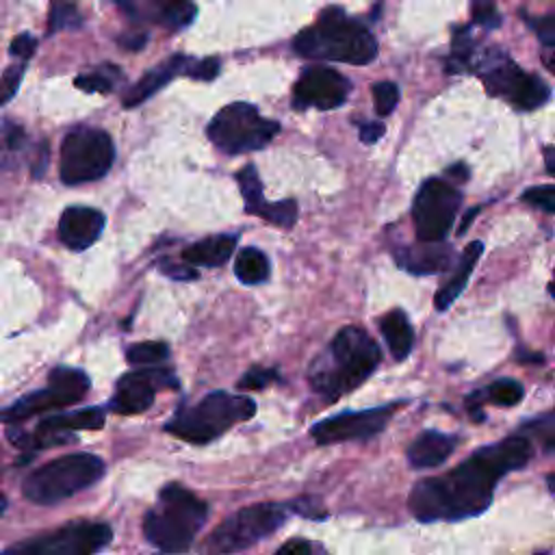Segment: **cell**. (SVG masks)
<instances>
[{"label": "cell", "instance_id": "37", "mask_svg": "<svg viewBox=\"0 0 555 555\" xmlns=\"http://www.w3.org/2000/svg\"><path fill=\"white\" fill-rule=\"evenodd\" d=\"M275 377H278L275 369H249L238 379V388H243V390H260V388L269 386Z\"/></svg>", "mask_w": 555, "mask_h": 555}, {"label": "cell", "instance_id": "11", "mask_svg": "<svg viewBox=\"0 0 555 555\" xmlns=\"http://www.w3.org/2000/svg\"><path fill=\"white\" fill-rule=\"evenodd\" d=\"M113 540L106 522L78 520L4 548L0 555H95Z\"/></svg>", "mask_w": 555, "mask_h": 555}, {"label": "cell", "instance_id": "16", "mask_svg": "<svg viewBox=\"0 0 555 555\" xmlns=\"http://www.w3.org/2000/svg\"><path fill=\"white\" fill-rule=\"evenodd\" d=\"M119 9L143 24H160L169 30L186 28L195 17L193 0H117Z\"/></svg>", "mask_w": 555, "mask_h": 555}, {"label": "cell", "instance_id": "15", "mask_svg": "<svg viewBox=\"0 0 555 555\" xmlns=\"http://www.w3.org/2000/svg\"><path fill=\"white\" fill-rule=\"evenodd\" d=\"M351 82L343 74L323 65H312L299 74L293 87V106H317L323 111L336 108L347 100Z\"/></svg>", "mask_w": 555, "mask_h": 555}, {"label": "cell", "instance_id": "39", "mask_svg": "<svg viewBox=\"0 0 555 555\" xmlns=\"http://www.w3.org/2000/svg\"><path fill=\"white\" fill-rule=\"evenodd\" d=\"M184 74L193 80H212L219 74V61L217 59H204V61L193 63V65L189 63Z\"/></svg>", "mask_w": 555, "mask_h": 555}, {"label": "cell", "instance_id": "24", "mask_svg": "<svg viewBox=\"0 0 555 555\" xmlns=\"http://www.w3.org/2000/svg\"><path fill=\"white\" fill-rule=\"evenodd\" d=\"M379 332L395 360H405L414 345V330L403 310H390L379 319Z\"/></svg>", "mask_w": 555, "mask_h": 555}, {"label": "cell", "instance_id": "35", "mask_svg": "<svg viewBox=\"0 0 555 555\" xmlns=\"http://www.w3.org/2000/svg\"><path fill=\"white\" fill-rule=\"evenodd\" d=\"M522 15H525L529 28L535 30V35H538V39L542 41V46L551 50V48L555 46V17H553V15L531 17V15H527V13H522Z\"/></svg>", "mask_w": 555, "mask_h": 555}, {"label": "cell", "instance_id": "19", "mask_svg": "<svg viewBox=\"0 0 555 555\" xmlns=\"http://www.w3.org/2000/svg\"><path fill=\"white\" fill-rule=\"evenodd\" d=\"M397 264L416 275H429L444 271L453 260V247L442 241H421L397 249Z\"/></svg>", "mask_w": 555, "mask_h": 555}, {"label": "cell", "instance_id": "14", "mask_svg": "<svg viewBox=\"0 0 555 555\" xmlns=\"http://www.w3.org/2000/svg\"><path fill=\"white\" fill-rule=\"evenodd\" d=\"M397 405H377L371 410L358 412H340L336 416L323 418L312 425L310 436L317 444H338L349 440H369L377 436L390 416L395 414Z\"/></svg>", "mask_w": 555, "mask_h": 555}, {"label": "cell", "instance_id": "18", "mask_svg": "<svg viewBox=\"0 0 555 555\" xmlns=\"http://www.w3.org/2000/svg\"><path fill=\"white\" fill-rule=\"evenodd\" d=\"M167 371H132L126 373L117 386L111 401V408L117 414H139L145 412L156 395L158 377Z\"/></svg>", "mask_w": 555, "mask_h": 555}, {"label": "cell", "instance_id": "48", "mask_svg": "<svg viewBox=\"0 0 555 555\" xmlns=\"http://www.w3.org/2000/svg\"><path fill=\"white\" fill-rule=\"evenodd\" d=\"M4 507H7V499H4V496H2V492H0V512H2Z\"/></svg>", "mask_w": 555, "mask_h": 555}, {"label": "cell", "instance_id": "4", "mask_svg": "<svg viewBox=\"0 0 555 555\" xmlns=\"http://www.w3.org/2000/svg\"><path fill=\"white\" fill-rule=\"evenodd\" d=\"M208 507L191 490L169 483L158 494V505L143 516L145 540L163 553H184L204 527Z\"/></svg>", "mask_w": 555, "mask_h": 555}, {"label": "cell", "instance_id": "34", "mask_svg": "<svg viewBox=\"0 0 555 555\" xmlns=\"http://www.w3.org/2000/svg\"><path fill=\"white\" fill-rule=\"evenodd\" d=\"M522 202L553 215L555 212V189L553 184H542V186H529L522 193Z\"/></svg>", "mask_w": 555, "mask_h": 555}, {"label": "cell", "instance_id": "31", "mask_svg": "<svg viewBox=\"0 0 555 555\" xmlns=\"http://www.w3.org/2000/svg\"><path fill=\"white\" fill-rule=\"evenodd\" d=\"M486 395L492 403L496 405H503V408H509V405H516L520 399H522V386L516 382V379H496L494 384H490L486 388Z\"/></svg>", "mask_w": 555, "mask_h": 555}, {"label": "cell", "instance_id": "45", "mask_svg": "<svg viewBox=\"0 0 555 555\" xmlns=\"http://www.w3.org/2000/svg\"><path fill=\"white\" fill-rule=\"evenodd\" d=\"M544 163H546L548 176H553V173H555V165H553V147H551V145L544 147Z\"/></svg>", "mask_w": 555, "mask_h": 555}, {"label": "cell", "instance_id": "17", "mask_svg": "<svg viewBox=\"0 0 555 555\" xmlns=\"http://www.w3.org/2000/svg\"><path fill=\"white\" fill-rule=\"evenodd\" d=\"M104 215L89 206H69L63 210L59 219V238L65 247L74 251H82L91 247L102 230H104Z\"/></svg>", "mask_w": 555, "mask_h": 555}, {"label": "cell", "instance_id": "28", "mask_svg": "<svg viewBox=\"0 0 555 555\" xmlns=\"http://www.w3.org/2000/svg\"><path fill=\"white\" fill-rule=\"evenodd\" d=\"M169 356V347L165 343L158 340H145V343H134L126 349V360L130 364H141V366H150V364H158Z\"/></svg>", "mask_w": 555, "mask_h": 555}, {"label": "cell", "instance_id": "40", "mask_svg": "<svg viewBox=\"0 0 555 555\" xmlns=\"http://www.w3.org/2000/svg\"><path fill=\"white\" fill-rule=\"evenodd\" d=\"M35 48H37V39H35L33 35H28V33L17 35V37L11 41V46H9L11 54H15V56H20V59H28V56H33Z\"/></svg>", "mask_w": 555, "mask_h": 555}, {"label": "cell", "instance_id": "36", "mask_svg": "<svg viewBox=\"0 0 555 555\" xmlns=\"http://www.w3.org/2000/svg\"><path fill=\"white\" fill-rule=\"evenodd\" d=\"M470 11H473V20L479 26L496 28L501 24V17L494 9V0H470Z\"/></svg>", "mask_w": 555, "mask_h": 555}, {"label": "cell", "instance_id": "22", "mask_svg": "<svg viewBox=\"0 0 555 555\" xmlns=\"http://www.w3.org/2000/svg\"><path fill=\"white\" fill-rule=\"evenodd\" d=\"M481 251H483L481 241H473V243L466 245V249L462 251V256H460V260H457L455 271H453L451 278L438 288V293H436V297H434V304H436L438 310H447V308L460 297V293H462L464 286L468 284V278H470V273H473V269H475V264H477Z\"/></svg>", "mask_w": 555, "mask_h": 555}, {"label": "cell", "instance_id": "42", "mask_svg": "<svg viewBox=\"0 0 555 555\" xmlns=\"http://www.w3.org/2000/svg\"><path fill=\"white\" fill-rule=\"evenodd\" d=\"M384 124L382 121H366L360 124V141L362 143H375L384 134Z\"/></svg>", "mask_w": 555, "mask_h": 555}, {"label": "cell", "instance_id": "41", "mask_svg": "<svg viewBox=\"0 0 555 555\" xmlns=\"http://www.w3.org/2000/svg\"><path fill=\"white\" fill-rule=\"evenodd\" d=\"M273 555H312V546L308 540L293 538V540H286Z\"/></svg>", "mask_w": 555, "mask_h": 555}, {"label": "cell", "instance_id": "46", "mask_svg": "<svg viewBox=\"0 0 555 555\" xmlns=\"http://www.w3.org/2000/svg\"><path fill=\"white\" fill-rule=\"evenodd\" d=\"M447 173H449V176H453V178H457V180H466L468 169H466L464 165H455V167H451Z\"/></svg>", "mask_w": 555, "mask_h": 555}, {"label": "cell", "instance_id": "38", "mask_svg": "<svg viewBox=\"0 0 555 555\" xmlns=\"http://www.w3.org/2000/svg\"><path fill=\"white\" fill-rule=\"evenodd\" d=\"M22 76H24V65H22V63H20V65H11V67L2 74V78H0V106L7 104V102L15 95L17 87H20V82H22Z\"/></svg>", "mask_w": 555, "mask_h": 555}, {"label": "cell", "instance_id": "30", "mask_svg": "<svg viewBox=\"0 0 555 555\" xmlns=\"http://www.w3.org/2000/svg\"><path fill=\"white\" fill-rule=\"evenodd\" d=\"M473 54V39L468 28H455L453 30V43H451V59H449V72H462L468 67Z\"/></svg>", "mask_w": 555, "mask_h": 555}, {"label": "cell", "instance_id": "26", "mask_svg": "<svg viewBox=\"0 0 555 555\" xmlns=\"http://www.w3.org/2000/svg\"><path fill=\"white\" fill-rule=\"evenodd\" d=\"M236 180H238V186H241V193H243L247 212L262 217L264 210H267V206H269V202H267L264 195H262V184H260V178H258V173H256V167H254V165H245V167L236 173Z\"/></svg>", "mask_w": 555, "mask_h": 555}, {"label": "cell", "instance_id": "10", "mask_svg": "<svg viewBox=\"0 0 555 555\" xmlns=\"http://www.w3.org/2000/svg\"><path fill=\"white\" fill-rule=\"evenodd\" d=\"M115 158L111 137L98 128H76L61 143L59 173L65 184H82L102 178Z\"/></svg>", "mask_w": 555, "mask_h": 555}, {"label": "cell", "instance_id": "32", "mask_svg": "<svg viewBox=\"0 0 555 555\" xmlns=\"http://www.w3.org/2000/svg\"><path fill=\"white\" fill-rule=\"evenodd\" d=\"M262 219H267L273 225L291 228L297 219V202L295 199H282V202H269Z\"/></svg>", "mask_w": 555, "mask_h": 555}, {"label": "cell", "instance_id": "12", "mask_svg": "<svg viewBox=\"0 0 555 555\" xmlns=\"http://www.w3.org/2000/svg\"><path fill=\"white\" fill-rule=\"evenodd\" d=\"M462 204V193L440 178H429L416 191L412 219L418 241H442Z\"/></svg>", "mask_w": 555, "mask_h": 555}, {"label": "cell", "instance_id": "33", "mask_svg": "<svg viewBox=\"0 0 555 555\" xmlns=\"http://www.w3.org/2000/svg\"><path fill=\"white\" fill-rule=\"evenodd\" d=\"M399 100V87L395 82H375L373 85V102H375V113L386 117L395 111Z\"/></svg>", "mask_w": 555, "mask_h": 555}, {"label": "cell", "instance_id": "47", "mask_svg": "<svg viewBox=\"0 0 555 555\" xmlns=\"http://www.w3.org/2000/svg\"><path fill=\"white\" fill-rule=\"evenodd\" d=\"M477 210H479V208H473V210H470V212H468V215H466V217H464V221H462V228H460V234H462V232H464V230H466V225H468V223H470V221H473V217H475V215H477Z\"/></svg>", "mask_w": 555, "mask_h": 555}, {"label": "cell", "instance_id": "23", "mask_svg": "<svg viewBox=\"0 0 555 555\" xmlns=\"http://www.w3.org/2000/svg\"><path fill=\"white\" fill-rule=\"evenodd\" d=\"M236 247V234H215L189 245L182 258L191 267H219L223 264Z\"/></svg>", "mask_w": 555, "mask_h": 555}, {"label": "cell", "instance_id": "13", "mask_svg": "<svg viewBox=\"0 0 555 555\" xmlns=\"http://www.w3.org/2000/svg\"><path fill=\"white\" fill-rule=\"evenodd\" d=\"M87 390H89V377L82 371L61 366L50 373L48 386L43 390H37L20 399L15 405L2 412L0 418L7 423H17L50 408H67L78 403L87 395Z\"/></svg>", "mask_w": 555, "mask_h": 555}, {"label": "cell", "instance_id": "29", "mask_svg": "<svg viewBox=\"0 0 555 555\" xmlns=\"http://www.w3.org/2000/svg\"><path fill=\"white\" fill-rule=\"evenodd\" d=\"M115 78H119V69L115 65L100 67L93 74H82L74 80V85L87 93H106L113 89Z\"/></svg>", "mask_w": 555, "mask_h": 555}, {"label": "cell", "instance_id": "8", "mask_svg": "<svg viewBox=\"0 0 555 555\" xmlns=\"http://www.w3.org/2000/svg\"><path fill=\"white\" fill-rule=\"evenodd\" d=\"M288 518V509L280 503L247 505L223 522H219L206 540V553L230 555L254 546L262 538L271 535Z\"/></svg>", "mask_w": 555, "mask_h": 555}, {"label": "cell", "instance_id": "27", "mask_svg": "<svg viewBox=\"0 0 555 555\" xmlns=\"http://www.w3.org/2000/svg\"><path fill=\"white\" fill-rule=\"evenodd\" d=\"M82 24V17L74 4V0H50L48 15V33L54 35L59 30H74Z\"/></svg>", "mask_w": 555, "mask_h": 555}, {"label": "cell", "instance_id": "44", "mask_svg": "<svg viewBox=\"0 0 555 555\" xmlns=\"http://www.w3.org/2000/svg\"><path fill=\"white\" fill-rule=\"evenodd\" d=\"M119 46H124V48H128V50H139V48H143L145 46V35H124V37H119Z\"/></svg>", "mask_w": 555, "mask_h": 555}, {"label": "cell", "instance_id": "9", "mask_svg": "<svg viewBox=\"0 0 555 555\" xmlns=\"http://www.w3.org/2000/svg\"><path fill=\"white\" fill-rule=\"evenodd\" d=\"M477 74L481 76L483 87L490 95L505 98L522 111L538 108L551 98V89L540 76L527 74L501 50L488 52L479 61Z\"/></svg>", "mask_w": 555, "mask_h": 555}, {"label": "cell", "instance_id": "3", "mask_svg": "<svg viewBox=\"0 0 555 555\" xmlns=\"http://www.w3.org/2000/svg\"><path fill=\"white\" fill-rule=\"evenodd\" d=\"M293 48L301 56L349 65H366L377 56V41L369 28L356 20H349L338 7L325 9L314 26L295 37Z\"/></svg>", "mask_w": 555, "mask_h": 555}, {"label": "cell", "instance_id": "21", "mask_svg": "<svg viewBox=\"0 0 555 555\" xmlns=\"http://www.w3.org/2000/svg\"><path fill=\"white\" fill-rule=\"evenodd\" d=\"M457 447V438L436 431V429H427L423 434H418L410 447H408V464L416 470H425V468H434L438 464H442Z\"/></svg>", "mask_w": 555, "mask_h": 555}, {"label": "cell", "instance_id": "7", "mask_svg": "<svg viewBox=\"0 0 555 555\" xmlns=\"http://www.w3.org/2000/svg\"><path fill=\"white\" fill-rule=\"evenodd\" d=\"M280 132V124L264 119L254 104L234 102L223 106L206 128L208 139L225 154L256 152Z\"/></svg>", "mask_w": 555, "mask_h": 555}, {"label": "cell", "instance_id": "5", "mask_svg": "<svg viewBox=\"0 0 555 555\" xmlns=\"http://www.w3.org/2000/svg\"><path fill=\"white\" fill-rule=\"evenodd\" d=\"M256 414L254 399L245 395H232L215 390L195 405L180 408L173 418L167 421L165 431L193 444H206L225 434L234 423L247 421Z\"/></svg>", "mask_w": 555, "mask_h": 555}, {"label": "cell", "instance_id": "1", "mask_svg": "<svg viewBox=\"0 0 555 555\" xmlns=\"http://www.w3.org/2000/svg\"><path fill=\"white\" fill-rule=\"evenodd\" d=\"M531 453V442L525 436L481 447L449 473L418 481L408 496V507L421 522L477 516L492 503L501 477L522 468Z\"/></svg>", "mask_w": 555, "mask_h": 555}, {"label": "cell", "instance_id": "43", "mask_svg": "<svg viewBox=\"0 0 555 555\" xmlns=\"http://www.w3.org/2000/svg\"><path fill=\"white\" fill-rule=\"evenodd\" d=\"M163 271L171 278H182V280H191V278H197V273L189 267H178V264H163Z\"/></svg>", "mask_w": 555, "mask_h": 555}, {"label": "cell", "instance_id": "25", "mask_svg": "<svg viewBox=\"0 0 555 555\" xmlns=\"http://www.w3.org/2000/svg\"><path fill=\"white\" fill-rule=\"evenodd\" d=\"M269 258L256 247H243L234 260V273L243 284H260L269 278Z\"/></svg>", "mask_w": 555, "mask_h": 555}, {"label": "cell", "instance_id": "20", "mask_svg": "<svg viewBox=\"0 0 555 555\" xmlns=\"http://www.w3.org/2000/svg\"><path fill=\"white\" fill-rule=\"evenodd\" d=\"M191 59L184 56V54H173L169 56L165 63L152 67L147 74H143L128 91L126 95L121 98V104L126 108H132V106H139L143 104L147 98H152L156 91H160L173 76L182 74L186 67H189Z\"/></svg>", "mask_w": 555, "mask_h": 555}, {"label": "cell", "instance_id": "2", "mask_svg": "<svg viewBox=\"0 0 555 555\" xmlns=\"http://www.w3.org/2000/svg\"><path fill=\"white\" fill-rule=\"evenodd\" d=\"M382 353L377 343L358 325L343 327L327 356L319 358L310 369V384L327 399L358 388L379 364Z\"/></svg>", "mask_w": 555, "mask_h": 555}, {"label": "cell", "instance_id": "6", "mask_svg": "<svg viewBox=\"0 0 555 555\" xmlns=\"http://www.w3.org/2000/svg\"><path fill=\"white\" fill-rule=\"evenodd\" d=\"M104 475V462L93 453H72L56 457L24 481V494L33 503L52 505L93 486Z\"/></svg>", "mask_w": 555, "mask_h": 555}]
</instances>
